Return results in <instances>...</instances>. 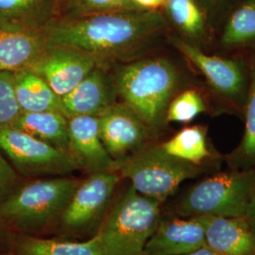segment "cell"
Returning <instances> with one entry per match:
<instances>
[{
	"label": "cell",
	"instance_id": "28",
	"mask_svg": "<svg viewBox=\"0 0 255 255\" xmlns=\"http://www.w3.org/2000/svg\"><path fill=\"white\" fill-rule=\"evenodd\" d=\"M18 181V174L9 164V161L0 151V205L11 191L16 187ZM9 230L0 219V237L2 234Z\"/></svg>",
	"mask_w": 255,
	"mask_h": 255
},
{
	"label": "cell",
	"instance_id": "25",
	"mask_svg": "<svg viewBox=\"0 0 255 255\" xmlns=\"http://www.w3.org/2000/svg\"><path fill=\"white\" fill-rule=\"evenodd\" d=\"M255 43V0H248L232 14L221 37L223 46H241Z\"/></svg>",
	"mask_w": 255,
	"mask_h": 255
},
{
	"label": "cell",
	"instance_id": "7",
	"mask_svg": "<svg viewBox=\"0 0 255 255\" xmlns=\"http://www.w3.org/2000/svg\"><path fill=\"white\" fill-rule=\"evenodd\" d=\"M0 151L16 173L63 176L80 169L69 150L58 148L11 126H0Z\"/></svg>",
	"mask_w": 255,
	"mask_h": 255
},
{
	"label": "cell",
	"instance_id": "10",
	"mask_svg": "<svg viewBox=\"0 0 255 255\" xmlns=\"http://www.w3.org/2000/svg\"><path fill=\"white\" fill-rule=\"evenodd\" d=\"M103 146L116 161L146 145L149 128L124 102H117L99 116Z\"/></svg>",
	"mask_w": 255,
	"mask_h": 255
},
{
	"label": "cell",
	"instance_id": "21",
	"mask_svg": "<svg viewBox=\"0 0 255 255\" xmlns=\"http://www.w3.org/2000/svg\"><path fill=\"white\" fill-rule=\"evenodd\" d=\"M161 146L167 153L198 165L213 156L207 144L206 129L202 126L184 128Z\"/></svg>",
	"mask_w": 255,
	"mask_h": 255
},
{
	"label": "cell",
	"instance_id": "16",
	"mask_svg": "<svg viewBox=\"0 0 255 255\" xmlns=\"http://www.w3.org/2000/svg\"><path fill=\"white\" fill-rule=\"evenodd\" d=\"M55 0H0V30L42 31L54 19Z\"/></svg>",
	"mask_w": 255,
	"mask_h": 255
},
{
	"label": "cell",
	"instance_id": "14",
	"mask_svg": "<svg viewBox=\"0 0 255 255\" xmlns=\"http://www.w3.org/2000/svg\"><path fill=\"white\" fill-rule=\"evenodd\" d=\"M68 150L80 169L90 173L113 171L115 160L101 141L98 117L78 116L68 119Z\"/></svg>",
	"mask_w": 255,
	"mask_h": 255
},
{
	"label": "cell",
	"instance_id": "33",
	"mask_svg": "<svg viewBox=\"0 0 255 255\" xmlns=\"http://www.w3.org/2000/svg\"><path fill=\"white\" fill-rule=\"evenodd\" d=\"M0 255H14V253H13V250H12V248H11V249L7 250V251L1 252Z\"/></svg>",
	"mask_w": 255,
	"mask_h": 255
},
{
	"label": "cell",
	"instance_id": "17",
	"mask_svg": "<svg viewBox=\"0 0 255 255\" xmlns=\"http://www.w3.org/2000/svg\"><path fill=\"white\" fill-rule=\"evenodd\" d=\"M42 31L9 32L0 30V72L30 68L46 50Z\"/></svg>",
	"mask_w": 255,
	"mask_h": 255
},
{
	"label": "cell",
	"instance_id": "30",
	"mask_svg": "<svg viewBox=\"0 0 255 255\" xmlns=\"http://www.w3.org/2000/svg\"><path fill=\"white\" fill-rule=\"evenodd\" d=\"M245 219L248 221V223L252 226V228L255 231V195L252 203H251V206L249 208Z\"/></svg>",
	"mask_w": 255,
	"mask_h": 255
},
{
	"label": "cell",
	"instance_id": "11",
	"mask_svg": "<svg viewBox=\"0 0 255 255\" xmlns=\"http://www.w3.org/2000/svg\"><path fill=\"white\" fill-rule=\"evenodd\" d=\"M120 178L116 171H101L90 174L80 182L62 214L64 226L82 228L97 219L107 205Z\"/></svg>",
	"mask_w": 255,
	"mask_h": 255
},
{
	"label": "cell",
	"instance_id": "24",
	"mask_svg": "<svg viewBox=\"0 0 255 255\" xmlns=\"http://www.w3.org/2000/svg\"><path fill=\"white\" fill-rule=\"evenodd\" d=\"M245 110L244 135L240 145L230 155L231 163L242 169L255 166V59L251 67Z\"/></svg>",
	"mask_w": 255,
	"mask_h": 255
},
{
	"label": "cell",
	"instance_id": "29",
	"mask_svg": "<svg viewBox=\"0 0 255 255\" xmlns=\"http://www.w3.org/2000/svg\"><path fill=\"white\" fill-rule=\"evenodd\" d=\"M140 9H158L164 6L165 0H132Z\"/></svg>",
	"mask_w": 255,
	"mask_h": 255
},
{
	"label": "cell",
	"instance_id": "6",
	"mask_svg": "<svg viewBox=\"0 0 255 255\" xmlns=\"http://www.w3.org/2000/svg\"><path fill=\"white\" fill-rule=\"evenodd\" d=\"M255 195V166L211 176L193 186L182 199V217L214 215L245 219Z\"/></svg>",
	"mask_w": 255,
	"mask_h": 255
},
{
	"label": "cell",
	"instance_id": "5",
	"mask_svg": "<svg viewBox=\"0 0 255 255\" xmlns=\"http://www.w3.org/2000/svg\"><path fill=\"white\" fill-rule=\"evenodd\" d=\"M113 171L128 179L141 195L163 203L182 182L203 172V166L167 153L161 145H145L127 157L116 160Z\"/></svg>",
	"mask_w": 255,
	"mask_h": 255
},
{
	"label": "cell",
	"instance_id": "27",
	"mask_svg": "<svg viewBox=\"0 0 255 255\" xmlns=\"http://www.w3.org/2000/svg\"><path fill=\"white\" fill-rule=\"evenodd\" d=\"M21 112L13 89L12 72H0V126L10 125Z\"/></svg>",
	"mask_w": 255,
	"mask_h": 255
},
{
	"label": "cell",
	"instance_id": "23",
	"mask_svg": "<svg viewBox=\"0 0 255 255\" xmlns=\"http://www.w3.org/2000/svg\"><path fill=\"white\" fill-rule=\"evenodd\" d=\"M139 9L132 0H55L54 19L81 18L110 11Z\"/></svg>",
	"mask_w": 255,
	"mask_h": 255
},
{
	"label": "cell",
	"instance_id": "2",
	"mask_svg": "<svg viewBox=\"0 0 255 255\" xmlns=\"http://www.w3.org/2000/svg\"><path fill=\"white\" fill-rule=\"evenodd\" d=\"M113 78L118 96L147 128L161 127L179 83L173 64L164 58L138 60L119 65Z\"/></svg>",
	"mask_w": 255,
	"mask_h": 255
},
{
	"label": "cell",
	"instance_id": "1",
	"mask_svg": "<svg viewBox=\"0 0 255 255\" xmlns=\"http://www.w3.org/2000/svg\"><path fill=\"white\" fill-rule=\"evenodd\" d=\"M167 27L159 9L110 11L81 18L53 19L43 30L48 45L83 51L99 66L128 62Z\"/></svg>",
	"mask_w": 255,
	"mask_h": 255
},
{
	"label": "cell",
	"instance_id": "22",
	"mask_svg": "<svg viewBox=\"0 0 255 255\" xmlns=\"http://www.w3.org/2000/svg\"><path fill=\"white\" fill-rule=\"evenodd\" d=\"M164 7L167 18L184 36L191 40L205 36V16L197 0H165Z\"/></svg>",
	"mask_w": 255,
	"mask_h": 255
},
{
	"label": "cell",
	"instance_id": "20",
	"mask_svg": "<svg viewBox=\"0 0 255 255\" xmlns=\"http://www.w3.org/2000/svg\"><path fill=\"white\" fill-rule=\"evenodd\" d=\"M12 250L14 255H103L98 235L85 242L23 236L14 239Z\"/></svg>",
	"mask_w": 255,
	"mask_h": 255
},
{
	"label": "cell",
	"instance_id": "4",
	"mask_svg": "<svg viewBox=\"0 0 255 255\" xmlns=\"http://www.w3.org/2000/svg\"><path fill=\"white\" fill-rule=\"evenodd\" d=\"M161 204L130 185L97 234L103 255H143L161 220Z\"/></svg>",
	"mask_w": 255,
	"mask_h": 255
},
{
	"label": "cell",
	"instance_id": "3",
	"mask_svg": "<svg viewBox=\"0 0 255 255\" xmlns=\"http://www.w3.org/2000/svg\"><path fill=\"white\" fill-rule=\"evenodd\" d=\"M81 181L59 176L16 186L0 205V219L9 229L36 232L63 214Z\"/></svg>",
	"mask_w": 255,
	"mask_h": 255
},
{
	"label": "cell",
	"instance_id": "8",
	"mask_svg": "<svg viewBox=\"0 0 255 255\" xmlns=\"http://www.w3.org/2000/svg\"><path fill=\"white\" fill-rule=\"evenodd\" d=\"M170 42L219 95L238 107H245L249 86L243 64L236 60L205 54L200 47L182 38L171 37Z\"/></svg>",
	"mask_w": 255,
	"mask_h": 255
},
{
	"label": "cell",
	"instance_id": "32",
	"mask_svg": "<svg viewBox=\"0 0 255 255\" xmlns=\"http://www.w3.org/2000/svg\"><path fill=\"white\" fill-rule=\"evenodd\" d=\"M221 1H223V0H197V2L201 5V7L203 6L206 8L217 6Z\"/></svg>",
	"mask_w": 255,
	"mask_h": 255
},
{
	"label": "cell",
	"instance_id": "31",
	"mask_svg": "<svg viewBox=\"0 0 255 255\" xmlns=\"http://www.w3.org/2000/svg\"><path fill=\"white\" fill-rule=\"evenodd\" d=\"M219 255L217 254V253H215V252H213L211 249H209L208 247L204 246L201 248V249H199V250H197V251H194V252H192V253H189V254H186V255Z\"/></svg>",
	"mask_w": 255,
	"mask_h": 255
},
{
	"label": "cell",
	"instance_id": "9",
	"mask_svg": "<svg viewBox=\"0 0 255 255\" xmlns=\"http://www.w3.org/2000/svg\"><path fill=\"white\" fill-rule=\"evenodd\" d=\"M98 65L83 51L68 46L48 45L30 69L39 74L60 97L64 98Z\"/></svg>",
	"mask_w": 255,
	"mask_h": 255
},
{
	"label": "cell",
	"instance_id": "19",
	"mask_svg": "<svg viewBox=\"0 0 255 255\" xmlns=\"http://www.w3.org/2000/svg\"><path fill=\"white\" fill-rule=\"evenodd\" d=\"M9 126L51 146L68 150V119L60 112H21Z\"/></svg>",
	"mask_w": 255,
	"mask_h": 255
},
{
	"label": "cell",
	"instance_id": "26",
	"mask_svg": "<svg viewBox=\"0 0 255 255\" xmlns=\"http://www.w3.org/2000/svg\"><path fill=\"white\" fill-rule=\"evenodd\" d=\"M206 110V104L201 93L189 89L182 92L170 101L166 114V122L188 123Z\"/></svg>",
	"mask_w": 255,
	"mask_h": 255
},
{
	"label": "cell",
	"instance_id": "13",
	"mask_svg": "<svg viewBox=\"0 0 255 255\" xmlns=\"http://www.w3.org/2000/svg\"><path fill=\"white\" fill-rule=\"evenodd\" d=\"M113 76L97 65L80 84L62 99L68 119L78 116H99L118 102Z\"/></svg>",
	"mask_w": 255,
	"mask_h": 255
},
{
	"label": "cell",
	"instance_id": "18",
	"mask_svg": "<svg viewBox=\"0 0 255 255\" xmlns=\"http://www.w3.org/2000/svg\"><path fill=\"white\" fill-rule=\"evenodd\" d=\"M12 78L15 98L22 112L52 111L60 112L66 117L62 98L39 74L26 68L12 72Z\"/></svg>",
	"mask_w": 255,
	"mask_h": 255
},
{
	"label": "cell",
	"instance_id": "12",
	"mask_svg": "<svg viewBox=\"0 0 255 255\" xmlns=\"http://www.w3.org/2000/svg\"><path fill=\"white\" fill-rule=\"evenodd\" d=\"M205 246L201 216L160 220L146 242L143 255H182Z\"/></svg>",
	"mask_w": 255,
	"mask_h": 255
},
{
	"label": "cell",
	"instance_id": "15",
	"mask_svg": "<svg viewBox=\"0 0 255 255\" xmlns=\"http://www.w3.org/2000/svg\"><path fill=\"white\" fill-rule=\"evenodd\" d=\"M205 246L219 255H255V231L245 219L201 215Z\"/></svg>",
	"mask_w": 255,
	"mask_h": 255
}]
</instances>
